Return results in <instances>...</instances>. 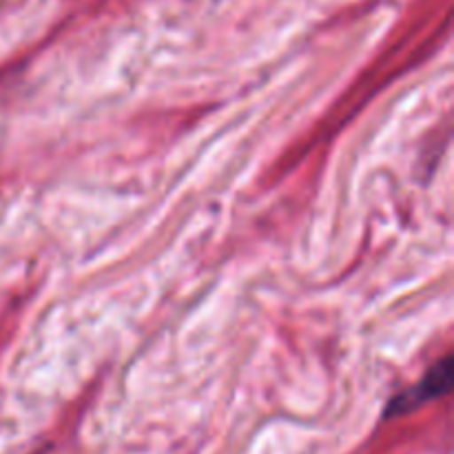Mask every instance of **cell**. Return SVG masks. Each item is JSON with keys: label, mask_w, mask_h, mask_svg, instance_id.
<instances>
[{"label": "cell", "mask_w": 454, "mask_h": 454, "mask_svg": "<svg viewBox=\"0 0 454 454\" xmlns=\"http://www.w3.org/2000/svg\"><path fill=\"white\" fill-rule=\"evenodd\" d=\"M450 388H452V357L448 355V357H443L437 366H433L428 372H426V377L419 381V384L408 388L406 393L397 395V397L388 403L386 419H390V417L408 415V412L417 411V408L424 406V403L443 397L446 393H450Z\"/></svg>", "instance_id": "cell-1"}]
</instances>
